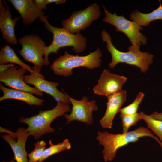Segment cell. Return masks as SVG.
<instances>
[{"mask_svg": "<svg viewBox=\"0 0 162 162\" xmlns=\"http://www.w3.org/2000/svg\"><path fill=\"white\" fill-rule=\"evenodd\" d=\"M146 136L156 140L162 150V143L159 138L148 128L144 127H139L134 130L122 134H113L106 131H99L96 138L99 144L104 146L102 152L103 157L104 161L108 162L114 159L119 148L130 143L138 141L140 138Z\"/></svg>", "mask_w": 162, "mask_h": 162, "instance_id": "1", "label": "cell"}, {"mask_svg": "<svg viewBox=\"0 0 162 162\" xmlns=\"http://www.w3.org/2000/svg\"><path fill=\"white\" fill-rule=\"evenodd\" d=\"M47 18V16L44 15L39 19L44 22L45 28L51 32L53 36L52 43L45 49L44 65L47 66L50 64L49 55L52 53L57 54L61 48L72 47V50L78 53L85 50L86 47L87 41L85 37L80 33H71L63 28L54 27L49 22Z\"/></svg>", "mask_w": 162, "mask_h": 162, "instance_id": "2", "label": "cell"}, {"mask_svg": "<svg viewBox=\"0 0 162 162\" xmlns=\"http://www.w3.org/2000/svg\"><path fill=\"white\" fill-rule=\"evenodd\" d=\"M101 36L103 41L106 43L107 50L112 56V61L109 64L110 68H114L119 63H124L137 67L142 72L146 73L149 65L153 63V56L152 54L141 52L140 49L131 46L128 47V52L121 51L114 46L110 35L105 30H102Z\"/></svg>", "mask_w": 162, "mask_h": 162, "instance_id": "3", "label": "cell"}, {"mask_svg": "<svg viewBox=\"0 0 162 162\" xmlns=\"http://www.w3.org/2000/svg\"><path fill=\"white\" fill-rule=\"evenodd\" d=\"M71 110L68 104L57 102L56 106L51 110H40L37 114L29 117L22 116L19 121L21 123L27 125L29 135L32 136L35 140H37L44 134L54 132L55 129L50 126L52 122Z\"/></svg>", "mask_w": 162, "mask_h": 162, "instance_id": "4", "label": "cell"}, {"mask_svg": "<svg viewBox=\"0 0 162 162\" xmlns=\"http://www.w3.org/2000/svg\"><path fill=\"white\" fill-rule=\"evenodd\" d=\"M102 53L99 48L86 56L73 55L65 51L63 56L56 59L50 66L54 74L64 77L70 76L73 69L79 67H85L93 69L101 65Z\"/></svg>", "mask_w": 162, "mask_h": 162, "instance_id": "5", "label": "cell"}, {"mask_svg": "<svg viewBox=\"0 0 162 162\" xmlns=\"http://www.w3.org/2000/svg\"><path fill=\"white\" fill-rule=\"evenodd\" d=\"M22 46L19 51L24 60L34 64L32 69L40 75L44 65V50L46 47L44 42L37 34H32L23 36L18 40Z\"/></svg>", "mask_w": 162, "mask_h": 162, "instance_id": "6", "label": "cell"}, {"mask_svg": "<svg viewBox=\"0 0 162 162\" xmlns=\"http://www.w3.org/2000/svg\"><path fill=\"white\" fill-rule=\"evenodd\" d=\"M103 7L106 15L103 21L114 26L116 32L124 34L129 39L133 47L140 49L141 45L146 44L147 38L140 32L143 29L142 27L134 21L126 19L123 15L119 16L116 13L111 14L104 4Z\"/></svg>", "mask_w": 162, "mask_h": 162, "instance_id": "7", "label": "cell"}, {"mask_svg": "<svg viewBox=\"0 0 162 162\" xmlns=\"http://www.w3.org/2000/svg\"><path fill=\"white\" fill-rule=\"evenodd\" d=\"M100 6L92 4L83 10L73 12L67 19L62 21L63 28L70 33H80V31L88 27L93 21L100 17Z\"/></svg>", "mask_w": 162, "mask_h": 162, "instance_id": "8", "label": "cell"}, {"mask_svg": "<svg viewBox=\"0 0 162 162\" xmlns=\"http://www.w3.org/2000/svg\"><path fill=\"white\" fill-rule=\"evenodd\" d=\"M64 94L70 100L72 105L70 113L65 114L63 116L66 118V124H69L74 120L82 122L88 125H91L93 123V112L97 111L98 107L96 104V101L88 100L86 96H83L80 100H78L69 96L62 90Z\"/></svg>", "mask_w": 162, "mask_h": 162, "instance_id": "9", "label": "cell"}, {"mask_svg": "<svg viewBox=\"0 0 162 162\" xmlns=\"http://www.w3.org/2000/svg\"><path fill=\"white\" fill-rule=\"evenodd\" d=\"M0 132L1 133L5 132L7 134H1V136L11 147L14 154L13 159L17 162H28L26 145L30 136L27 128L20 127L15 132H13L6 128L0 127Z\"/></svg>", "mask_w": 162, "mask_h": 162, "instance_id": "10", "label": "cell"}, {"mask_svg": "<svg viewBox=\"0 0 162 162\" xmlns=\"http://www.w3.org/2000/svg\"><path fill=\"white\" fill-rule=\"evenodd\" d=\"M27 70L14 64L7 70L0 73V82L12 88L28 92L39 97L43 95V92L35 87L26 84L24 81Z\"/></svg>", "mask_w": 162, "mask_h": 162, "instance_id": "11", "label": "cell"}, {"mask_svg": "<svg viewBox=\"0 0 162 162\" xmlns=\"http://www.w3.org/2000/svg\"><path fill=\"white\" fill-rule=\"evenodd\" d=\"M127 78L112 74L106 69H104L98 80V84L93 88L94 93L106 97L122 90Z\"/></svg>", "mask_w": 162, "mask_h": 162, "instance_id": "12", "label": "cell"}, {"mask_svg": "<svg viewBox=\"0 0 162 162\" xmlns=\"http://www.w3.org/2000/svg\"><path fill=\"white\" fill-rule=\"evenodd\" d=\"M24 81L27 84L33 85L40 91L50 95L57 102H60L68 105L70 103L64 93L57 89V86L59 85L58 82L46 80L44 77L35 73L25 75Z\"/></svg>", "mask_w": 162, "mask_h": 162, "instance_id": "13", "label": "cell"}, {"mask_svg": "<svg viewBox=\"0 0 162 162\" xmlns=\"http://www.w3.org/2000/svg\"><path fill=\"white\" fill-rule=\"evenodd\" d=\"M4 5L0 0V28L3 38L8 43L13 45L17 44L14 32V28L17 22L20 20L19 16H15L14 19L6 1H3Z\"/></svg>", "mask_w": 162, "mask_h": 162, "instance_id": "14", "label": "cell"}, {"mask_svg": "<svg viewBox=\"0 0 162 162\" xmlns=\"http://www.w3.org/2000/svg\"><path fill=\"white\" fill-rule=\"evenodd\" d=\"M127 95L126 91L122 90L107 97L106 110L100 120L103 128L109 129L112 128L114 118L116 115L119 112L122 106L125 101Z\"/></svg>", "mask_w": 162, "mask_h": 162, "instance_id": "15", "label": "cell"}, {"mask_svg": "<svg viewBox=\"0 0 162 162\" xmlns=\"http://www.w3.org/2000/svg\"><path fill=\"white\" fill-rule=\"evenodd\" d=\"M21 16L22 23L28 25L44 16L43 10L39 9L32 0H8Z\"/></svg>", "mask_w": 162, "mask_h": 162, "instance_id": "16", "label": "cell"}, {"mask_svg": "<svg viewBox=\"0 0 162 162\" xmlns=\"http://www.w3.org/2000/svg\"><path fill=\"white\" fill-rule=\"evenodd\" d=\"M0 89L3 95L0 97V101L7 99H14L24 101L30 106H40L44 105L45 100L37 98L32 94L26 92L5 87L0 84Z\"/></svg>", "mask_w": 162, "mask_h": 162, "instance_id": "17", "label": "cell"}, {"mask_svg": "<svg viewBox=\"0 0 162 162\" xmlns=\"http://www.w3.org/2000/svg\"><path fill=\"white\" fill-rule=\"evenodd\" d=\"M159 6L157 9L148 14H144L137 10L132 12L130 15V19L140 26H147L151 22L156 20H162V5L159 0Z\"/></svg>", "mask_w": 162, "mask_h": 162, "instance_id": "18", "label": "cell"}, {"mask_svg": "<svg viewBox=\"0 0 162 162\" xmlns=\"http://www.w3.org/2000/svg\"><path fill=\"white\" fill-rule=\"evenodd\" d=\"M9 63L17 64L26 69L30 73H37L32 68L21 60L17 56L14 50L9 46L7 44L4 47H2L0 51V65ZM40 76L44 77L43 75Z\"/></svg>", "mask_w": 162, "mask_h": 162, "instance_id": "19", "label": "cell"}, {"mask_svg": "<svg viewBox=\"0 0 162 162\" xmlns=\"http://www.w3.org/2000/svg\"><path fill=\"white\" fill-rule=\"evenodd\" d=\"M49 143L50 146L45 149L38 162H43L50 156L64 151L69 149L71 148V145L68 139H65L62 142L56 144H53L52 140H50Z\"/></svg>", "mask_w": 162, "mask_h": 162, "instance_id": "20", "label": "cell"}, {"mask_svg": "<svg viewBox=\"0 0 162 162\" xmlns=\"http://www.w3.org/2000/svg\"><path fill=\"white\" fill-rule=\"evenodd\" d=\"M140 113L141 119L145 122L148 128L158 137L162 143V120L155 119L150 115H146L142 112Z\"/></svg>", "mask_w": 162, "mask_h": 162, "instance_id": "21", "label": "cell"}, {"mask_svg": "<svg viewBox=\"0 0 162 162\" xmlns=\"http://www.w3.org/2000/svg\"><path fill=\"white\" fill-rule=\"evenodd\" d=\"M120 117L123 133L128 132L131 126L136 125L138 122L141 119L140 113L130 114L120 113Z\"/></svg>", "mask_w": 162, "mask_h": 162, "instance_id": "22", "label": "cell"}, {"mask_svg": "<svg viewBox=\"0 0 162 162\" xmlns=\"http://www.w3.org/2000/svg\"><path fill=\"white\" fill-rule=\"evenodd\" d=\"M46 144L44 140L38 141L34 143V149L28 154V162H38L46 148Z\"/></svg>", "mask_w": 162, "mask_h": 162, "instance_id": "23", "label": "cell"}, {"mask_svg": "<svg viewBox=\"0 0 162 162\" xmlns=\"http://www.w3.org/2000/svg\"><path fill=\"white\" fill-rule=\"evenodd\" d=\"M144 96V94L142 92H140L138 94L136 99L132 103L124 107L121 108L119 112L121 113L126 114L137 113L139 105Z\"/></svg>", "mask_w": 162, "mask_h": 162, "instance_id": "24", "label": "cell"}, {"mask_svg": "<svg viewBox=\"0 0 162 162\" xmlns=\"http://www.w3.org/2000/svg\"><path fill=\"white\" fill-rule=\"evenodd\" d=\"M34 2L39 9L43 10L46 9L47 4L46 0H34Z\"/></svg>", "mask_w": 162, "mask_h": 162, "instance_id": "25", "label": "cell"}, {"mask_svg": "<svg viewBox=\"0 0 162 162\" xmlns=\"http://www.w3.org/2000/svg\"><path fill=\"white\" fill-rule=\"evenodd\" d=\"M14 64H5L0 65V73H2L7 70L13 66Z\"/></svg>", "mask_w": 162, "mask_h": 162, "instance_id": "26", "label": "cell"}, {"mask_svg": "<svg viewBox=\"0 0 162 162\" xmlns=\"http://www.w3.org/2000/svg\"><path fill=\"white\" fill-rule=\"evenodd\" d=\"M150 116L155 119L162 120V112H155L152 113Z\"/></svg>", "mask_w": 162, "mask_h": 162, "instance_id": "27", "label": "cell"}, {"mask_svg": "<svg viewBox=\"0 0 162 162\" xmlns=\"http://www.w3.org/2000/svg\"><path fill=\"white\" fill-rule=\"evenodd\" d=\"M47 4L51 3H55L56 4H62L64 3L66 1L65 0H46Z\"/></svg>", "mask_w": 162, "mask_h": 162, "instance_id": "28", "label": "cell"}, {"mask_svg": "<svg viewBox=\"0 0 162 162\" xmlns=\"http://www.w3.org/2000/svg\"><path fill=\"white\" fill-rule=\"evenodd\" d=\"M2 162H14V160L13 159V160H10L9 161H6L4 160H3Z\"/></svg>", "mask_w": 162, "mask_h": 162, "instance_id": "29", "label": "cell"}, {"mask_svg": "<svg viewBox=\"0 0 162 162\" xmlns=\"http://www.w3.org/2000/svg\"></svg>", "mask_w": 162, "mask_h": 162, "instance_id": "30", "label": "cell"}]
</instances>
